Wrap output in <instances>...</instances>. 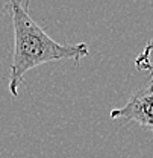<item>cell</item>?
Masks as SVG:
<instances>
[{
  "instance_id": "2",
  "label": "cell",
  "mask_w": 153,
  "mask_h": 158,
  "mask_svg": "<svg viewBox=\"0 0 153 158\" xmlns=\"http://www.w3.org/2000/svg\"><path fill=\"white\" fill-rule=\"evenodd\" d=\"M111 117L135 122L153 131V79L147 87L138 90L124 106L112 110Z\"/></svg>"
},
{
  "instance_id": "3",
  "label": "cell",
  "mask_w": 153,
  "mask_h": 158,
  "mask_svg": "<svg viewBox=\"0 0 153 158\" xmlns=\"http://www.w3.org/2000/svg\"><path fill=\"white\" fill-rule=\"evenodd\" d=\"M135 67L141 72H147L153 79V40L135 59Z\"/></svg>"
},
{
  "instance_id": "1",
  "label": "cell",
  "mask_w": 153,
  "mask_h": 158,
  "mask_svg": "<svg viewBox=\"0 0 153 158\" xmlns=\"http://www.w3.org/2000/svg\"><path fill=\"white\" fill-rule=\"evenodd\" d=\"M12 26H14V53L9 73V91L14 98L18 96V87L24 81V75L41 64L73 59L79 62L88 56L90 49L85 43L61 44L47 35L29 14V2H9Z\"/></svg>"
}]
</instances>
